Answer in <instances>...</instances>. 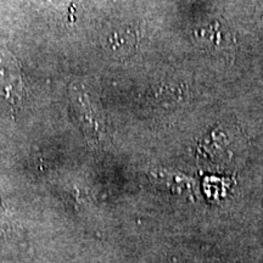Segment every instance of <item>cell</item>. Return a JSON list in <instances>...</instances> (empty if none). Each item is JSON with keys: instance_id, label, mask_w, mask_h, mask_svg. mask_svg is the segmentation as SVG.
<instances>
[{"instance_id": "2", "label": "cell", "mask_w": 263, "mask_h": 263, "mask_svg": "<svg viewBox=\"0 0 263 263\" xmlns=\"http://www.w3.org/2000/svg\"><path fill=\"white\" fill-rule=\"evenodd\" d=\"M136 44V34L124 32L122 34H115L112 37V47L115 50L132 51Z\"/></svg>"}, {"instance_id": "1", "label": "cell", "mask_w": 263, "mask_h": 263, "mask_svg": "<svg viewBox=\"0 0 263 263\" xmlns=\"http://www.w3.org/2000/svg\"><path fill=\"white\" fill-rule=\"evenodd\" d=\"M25 95V83L16 59L8 50H0V98L16 105Z\"/></svg>"}]
</instances>
